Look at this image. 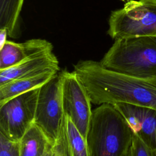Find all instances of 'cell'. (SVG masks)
I'll use <instances>...</instances> for the list:
<instances>
[{
  "label": "cell",
  "mask_w": 156,
  "mask_h": 156,
  "mask_svg": "<svg viewBox=\"0 0 156 156\" xmlns=\"http://www.w3.org/2000/svg\"><path fill=\"white\" fill-rule=\"evenodd\" d=\"M74 71L86 88L91 103H127L156 109V77H135L91 60L78 62Z\"/></svg>",
  "instance_id": "6da1fadb"
},
{
  "label": "cell",
  "mask_w": 156,
  "mask_h": 156,
  "mask_svg": "<svg viewBox=\"0 0 156 156\" xmlns=\"http://www.w3.org/2000/svg\"><path fill=\"white\" fill-rule=\"evenodd\" d=\"M133 136L113 105L102 104L93 110L87 136L91 156H123L129 150Z\"/></svg>",
  "instance_id": "7a4b0ae2"
},
{
  "label": "cell",
  "mask_w": 156,
  "mask_h": 156,
  "mask_svg": "<svg viewBox=\"0 0 156 156\" xmlns=\"http://www.w3.org/2000/svg\"><path fill=\"white\" fill-rule=\"evenodd\" d=\"M100 63L106 68L135 77H156V36L115 40Z\"/></svg>",
  "instance_id": "3957f363"
},
{
  "label": "cell",
  "mask_w": 156,
  "mask_h": 156,
  "mask_svg": "<svg viewBox=\"0 0 156 156\" xmlns=\"http://www.w3.org/2000/svg\"><path fill=\"white\" fill-rule=\"evenodd\" d=\"M108 34L114 40L138 36H156V0H130L112 12Z\"/></svg>",
  "instance_id": "277c9868"
},
{
  "label": "cell",
  "mask_w": 156,
  "mask_h": 156,
  "mask_svg": "<svg viewBox=\"0 0 156 156\" xmlns=\"http://www.w3.org/2000/svg\"><path fill=\"white\" fill-rule=\"evenodd\" d=\"M64 115L62 74L59 71L39 88L34 122L52 144L58 135Z\"/></svg>",
  "instance_id": "5b68a950"
},
{
  "label": "cell",
  "mask_w": 156,
  "mask_h": 156,
  "mask_svg": "<svg viewBox=\"0 0 156 156\" xmlns=\"http://www.w3.org/2000/svg\"><path fill=\"white\" fill-rule=\"evenodd\" d=\"M39 88L18 95L0 105V133L19 142L34 122Z\"/></svg>",
  "instance_id": "8992f818"
},
{
  "label": "cell",
  "mask_w": 156,
  "mask_h": 156,
  "mask_svg": "<svg viewBox=\"0 0 156 156\" xmlns=\"http://www.w3.org/2000/svg\"><path fill=\"white\" fill-rule=\"evenodd\" d=\"M61 73L64 112L87 139L93 112L91 99L86 88L73 71L69 72L65 69Z\"/></svg>",
  "instance_id": "52a82bcc"
},
{
  "label": "cell",
  "mask_w": 156,
  "mask_h": 156,
  "mask_svg": "<svg viewBox=\"0 0 156 156\" xmlns=\"http://www.w3.org/2000/svg\"><path fill=\"white\" fill-rule=\"evenodd\" d=\"M134 134L153 152L156 150V109L127 103L113 104Z\"/></svg>",
  "instance_id": "ba28073f"
},
{
  "label": "cell",
  "mask_w": 156,
  "mask_h": 156,
  "mask_svg": "<svg viewBox=\"0 0 156 156\" xmlns=\"http://www.w3.org/2000/svg\"><path fill=\"white\" fill-rule=\"evenodd\" d=\"M59 71L58 60L53 49H47L29 57L15 66L0 70V85L18 79Z\"/></svg>",
  "instance_id": "9c48e42d"
},
{
  "label": "cell",
  "mask_w": 156,
  "mask_h": 156,
  "mask_svg": "<svg viewBox=\"0 0 156 156\" xmlns=\"http://www.w3.org/2000/svg\"><path fill=\"white\" fill-rule=\"evenodd\" d=\"M50 49H53L52 44L44 39H30L24 43L7 40L0 49V70L15 66L31 55Z\"/></svg>",
  "instance_id": "30bf717a"
},
{
  "label": "cell",
  "mask_w": 156,
  "mask_h": 156,
  "mask_svg": "<svg viewBox=\"0 0 156 156\" xmlns=\"http://www.w3.org/2000/svg\"><path fill=\"white\" fill-rule=\"evenodd\" d=\"M58 73H44L32 77L13 80L0 85V105L23 93L40 88Z\"/></svg>",
  "instance_id": "8fae6325"
},
{
  "label": "cell",
  "mask_w": 156,
  "mask_h": 156,
  "mask_svg": "<svg viewBox=\"0 0 156 156\" xmlns=\"http://www.w3.org/2000/svg\"><path fill=\"white\" fill-rule=\"evenodd\" d=\"M18 144L20 156H42L52 144L43 130L34 122Z\"/></svg>",
  "instance_id": "7c38bea8"
},
{
  "label": "cell",
  "mask_w": 156,
  "mask_h": 156,
  "mask_svg": "<svg viewBox=\"0 0 156 156\" xmlns=\"http://www.w3.org/2000/svg\"><path fill=\"white\" fill-rule=\"evenodd\" d=\"M23 3L24 0H0V29H6L10 37L18 35Z\"/></svg>",
  "instance_id": "4fadbf2b"
},
{
  "label": "cell",
  "mask_w": 156,
  "mask_h": 156,
  "mask_svg": "<svg viewBox=\"0 0 156 156\" xmlns=\"http://www.w3.org/2000/svg\"><path fill=\"white\" fill-rule=\"evenodd\" d=\"M65 129L73 156H91L87 139L81 134L70 117L65 113Z\"/></svg>",
  "instance_id": "5bb4252c"
},
{
  "label": "cell",
  "mask_w": 156,
  "mask_h": 156,
  "mask_svg": "<svg viewBox=\"0 0 156 156\" xmlns=\"http://www.w3.org/2000/svg\"><path fill=\"white\" fill-rule=\"evenodd\" d=\"M52 156H73L65 129L64 118L57 140L52 146Z\"/></svg>",
  "instance_id": "9a60e30c"
},
{
  "label": "cell",
  "mask_w": 156,
  "mask_h": 156,
  "mask_svg": "<svg viewBox=\"0 0 156 156\" xmlns=\"http://www.w3.org/2000/svg\"><path fill=\"white\" fill-rule=\"evenodd\" d=\"M0 156H20L18 142L12 141L0 133Z\"/></svg>",
  "instance_id": "2e32d148"
},
{
  "label": "cell",
  "mask_w": 156,
  "mask_h": 156,
  "mask_svg": "<svg viewBox=\"0 0 156 156\" xmlns=\"http://www.w3.org/2000/svg\"><path fill=\"white\" fill-rule=\"evenodd\" d=\"M130 156H154L153 151L135 134L130 148Z\"/></svg>",
  "instance_id": "e0dca14e"
},
{
  "label": "cell",
  "mask_w": 156,
  "mask_h": 156,
  "mask_svg": "<svg viewBox=\"0 0 156 156\" xmlns=\"http://www.w3.org/2000/svg\"><path fill=\"white\" fill-rule=\"evenodd\" d=\"M8 35L7 30L6 29H0V49L4 46L5 43L7 35Z\"/></svg>",
  "instance_id": "ac0fdd59"
},
{
  "label": "cell",
  "mask_w": 156,
  "mask_h": 156,
  "mask_svg": "<svg viewBox=\"0 0 156 156\" xmlns=\"http://www.w3.org/2000/svg\"><path fill=\"white\" fill-rule=\"evenodd\" d=\"M52 144L48 147L42 156H52Z\"/></svg>",
  "instance_id": "d6986e66"
},
{
  "label": "cell",
  "mask_w": 156,
  "mask_h": 156,
  "mask_svg": "<svg viewBox=\"0 0 156 156\" xmlns=\"http://www.w3.org/2000/svg\"><path fill=\"white\" fill-rule=\"evenodd\" d=\"M123 156H130V149H129V150Z\"/></svg>",
  "instance_id": "ffe728a7"
},
{
  "label": "cell",
  "mask_w": 156,
  "mask_h": 156,
  "mask_svg": "<svg viewBox=\"0 0 156 156\" xmlns=\"http://www.w3.org/2000/svg\"><path fill=\"white\" fill-rule=\"evenodd\" d=\"M153 154H154V156H156V150L153 152Z\"/></svg>",
  "instance_id": "44dd1931"
}]
</instances>
